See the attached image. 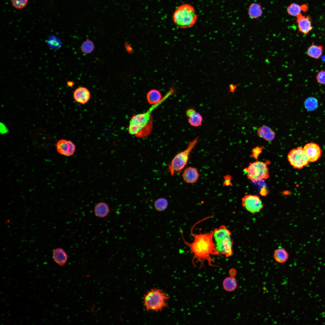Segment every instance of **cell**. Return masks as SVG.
Wrapping results in <instances>:
<instances>
[{
	"label": "cell",
	"mask_w": 325,
	"mask_h": 325,
	"mask_svg": "<svg viewBox=\"0 0 325 325\" xmlns=\"http://www.w3.org/2000/svg\"><path fill=\"white\" fill-rule=\"evenodd\" d=\"M194 237L193 242L189 243L184 240L181 233V236L184 243L189 247L193 255L192 262L194 265L200 262L202 266L205 261L208 262L210 266H214L213 263L214 260L211 255H219L216 249L213 240V231L205 233L194 234L191 233Z\"/></svg>",
	"instance_id": "6da1fadb"
},
{
	"label": "cell",
	"mask_w": 325,
	"mask_h": 325,
	"mask_svg": "<svg viewBox=\"0 0 325 325\" xmlns=\"http://www.w3.org/2000/svg\"><path fill=\"white\" fill-rule=\"evenodd\" d=\"M175 90L171 87L159 103L152 105L146 111L135 114L131 118L128 128V132L131 135L139 138L147 137L151 133L153 127L152 112L169 97L175 92Z\"/></svg>",
	"instance_id": "7a4b0ae2"
},
{
	"label": "cell",
	"mask_w": 325,
	"mask_h": 325,
	"mask_svg": "<svg viewBox=\"0 0 325 325\" xmlns=\"http://www.w3.org/2000/svg\"><path fill=\"white\" fill-rule=\"evenodd\" d=\"M213 231V241L219 255H224L227 258L232 256L234 242L231 232L224 225L215 228Z\"/></svg>",
	"instance_id": "3957f363"
},
{
	"label": "cell",
	"mask_w": 325,
	"mask_h": 325,
	"mask_svg": "<svg viewBox=\"0 0 325 325\" xmlns=\"http://www.w3.org/2000/svg\"><path fill=\"white\" fill-rule=\"evenodd\" d=\"M169 296L162 289L153 288L144 294L143 304L146 311L158 312L167 307Z\"/></svg>",
	"instance_id": "277c9868"
},
{
	"label": "cell",
	"mask_w": 325,
	"mask_h": 325,
	"mask_svg": "<svg viewBox=\"0 0 325 325\" xmlns=\"http://www.w3.org/2000/svg\"><path fill=\"white\" fill-rule=\"evenodd\" d=\"M172 19L178 27L186 29L193 26L197 20V16L194 7L189 4L179 6L174 11Z\"/></svg>",
	"instance_id": "5b68a950"
},
{
	"label": "cell",
	"mask_w": 325,
	"mask_h": 325,
	"mask_svg": "<svg viewBox=\"0 0 325 325\" xmlns=\"http://www.w3.org/2000/svg\"><path fill=\"white\" fill-rule=\"evenodd\" d=\"M199 140L197 137L189 141L187 148L176 155L168 165V170L172 176L176 172L181 171L187 165L190 154Z\"/></svg>",
	"instance_id": "8992f818"
},
{
	"label": "cell",
	"mask_w": 325,
	"mask_h": 325,
	"mask_svg": "<svg viewBox=\"0 0 325 325\" xmlns=\"http://www.w3.org/2000/svg\"><path fill=\"white\" fill-rule=\"evenodd\" d=\"M244 171L248 178L253 182L266 179L269 177L267 163L261 161L250 163Z\"/></svg>",
	"instance_id": "52a82bcc"
},
{
	"label": "cell",
	"mask_w": 325,
	"mask_h": 325,
	"mask_svg": "<svg viewBox=\"0 0 325 325\" xmlns=\"http://www.w3.org/2000/svg\"><path fill=\"white\" fill-rule=\"evenodd\" d=\"M287 159L293 168L299 169L307 166L310 162L302 147L291 150L288 154Z\"/></svg>",
	"instance_id": "ba28073f"
},
{
	"label": "cell",
	"mask_w": 325,
	"mask_h": 325,
	"mask_svg": "<svg viewBox=\"0 0 325 325\" xmlns=\"http://www.w3.org/2000/svg\"><path fill=\"white\" fill-rule=\"evenodd\" d=\"M242 205L248 212L255 214L263 209L264 204L260 197L255 195H246L242 198Z\"/></svg>",
	"instance_id": "9c48e42d"
},
{
	"label": "cell",
	"mask_w": 325,
	"mask_h": 325,
	"mask_svg": "<svg viewBox=\"0 0 325 325\" xmlns=\"http://www.w3.org/2000/svg\"><path fill=\"white\" fill-rule=\"evenodd\" d=\"M296 24L299 31L304 35L308 34L312 29V21L309 15L300 13L296 16Z\"/></svg>",
	"instance_id": "30bf717a"
},
{
	"label": "cell",
	"mask_w": 325,
	"mask_h": 325,
	"mask_svg": "<svg viewBox=\"0 0 325 325\" xmlns=\"http://www.w3.org/2000/svg\"><path fill=\"white\" fill-rule=\"evenodd\" d=\"M309 161L314 162L317 161L321 156V149L317 144L310 142L306 144L303 148Z\"/></svg>",
	"instance_id": "8fae6325"
},
{
	"label": "cell",
	"mask_w": 325,
	"mask_h": 325,
	"mask_svg": "<svg viewBox=\"0 0 325 325\" xmlns=\"http://www.w3.org/2000/svg\"><path fill=\"white\" fill-rule=\"evenodd\" d=\"M56 147L59 153L66 156L73 155L76 150L75 146L73 143L65 139L59 140L56 144Z\"/></svg>",
	"instance_id": "7c38bea8"
},
{
	"label": "cell",
	"mask_w": 325,
	"mask_h": 325,
	"mask_svg": "<svg viewBox=\"0 0 325 325\" xmlns=\"http://www.w3.org/2000/svg\"><path fill=\"white\" fill-rule=\"evenodd\" d=\"M91 97L89 90L84 87H80L76 88L73 93V97L77 102L84 104L88 102Z\"/></svg>",
	"instance_id": "4fadbf2b"
},
{
	"label": "cell",
	"mask_w": 325,
	"mask_h": 325,
	"mask_svg": "<svg viewBox=\"0 0 325 325\" xmlns=\"http://www.w3.org/2000/svg\"><path fill=\"white\" fill-rule=\"evenodd\" d=\"M199 173L194 167H189L184 169L182 174L184 181L187 183L193 184L196 182L199 177Z\"/></svg>",
	"instance_id": "5bb4252c"
},
{
	"label": "cell",
	"mask_w": 325,
	"mask_h": 325,
	"mask_svg": "<svg viewBox=\"0 0 325 325\" xmlns=\"http://www.w3.org/2000/svg\"><path fill=\"white\" fill-rule=\"evenodd\" d=\"M53 258L59 265L63 266L67 261V255L65 251L61 248H57L53 252Z\"/></svg>",
	"instance_id": "9a60e30c"
},
{
	"label": "cell",
	"mask_w": 325,
	"mask_h": 325,
	"mask_svg": "<svg viewBox=\"0 0 325 325\" xmlns=\"http://www.w3.org/2000/svg\"><path fill=\"white\" fill-rule=\"evenodd\" d=\"M257 134L260 137L268 141L273 140L275 136V132L265 125H263L258 128Z\"/></svg>",
	"instance_id": "2e32d148"
},
{
	"label": "cell",
	"mask_w": 325,
	"mask_h": 325,
	"mask_svg": "<svg viewBox=\"0 0 325 325\" xmlns=\"http://www.w3.org/2000/svg\"><path fill=\"white\" fill-rule=\"evenodd\" d=\"M323 49L322 45H315L313 42L307 49L306 53L310 57L317 59L322 55Z\"/></svg>",
	"instance_id": "e0dca14e"
},
{
	"label": "cell",
	"mask_w": 325,
	"mask_h": 325,
	"mask_svg": "<svg viewBox=\"0 0 325 325\" xmlns=\"http://www.w3.org/2000/svg\"><path fill=\"white\" fill-rule=\"evenodd\" d=\"M110 209L108 205L104 202L97 203L94 209L95 215L99 218H104L107 217L110 212Z\"/></svg>",
	"instance_id": "ac0fdd59"
},
{
	"label": "cell",
	"mask_w": 325,
	"mask_h": 325,
	"mask_svg": "<svg viewBox=\"0 0 325 325\" xmlns=\"http://www.w3.org/2000/svg\"><path fill=\"white\" fill-rule=\"evenodd\" d=\"M162 98L160 91L155 89L151 90L147 94V101L149 104L152 105L159 103Z\"/></svg>",
	"instance_id": "d6986e66"
},
{
	"label": "cell",
	"mask_w": 325,
	"mask_h": 325,
	"mask_svg": "<svg viewBox=\"0 0 325 325\" xmlns=\"http://www.w3.org/2000/svg\"><path fill=\"white\" fill-rule=\"evenodd\" d=\"M289 254L287 251L283 248H278L276 250L273 254L275 261L279 263L286 262L289 258Z\"/></svg>",
	"instance_id": "ffe728a7"
},
{
	"label": "cell",
	"mask_w": 325,
	"mask_h": 325,
	"mask_svg": "<svg viewBox=\"0 0 325 325\" xmlns=\"http://www.w3.org/2000/svg\"><path fill=\"white\" fill-rule=\"evenodd\" d=\"M248 14L249 17L252 19H256L260 17L262 14L261 6L257 3H252L248 8Z\"/></svg>",
	"instance_id": "44dd1931"
},
{
	"label": "cell",
	"mask_w": 325,
	"mask_h": 325,
	"mask_svg": "<svg viewBox=\"0 0 325 325\" xmlns=\"http://www.w3.org/2000/svg\"><path fill=\"white\" fill-rule=\"evenodd\" d=\"M223 286L224 289L227 291H234L237 286L235 277L230 276L225 278L223 281Z\"/></svg>",
	"instance_id": "7402d4cb"
},
{
	"label": "cell",
	"mask_w": 325,
	"mask_h": 325,
	"mask_svg": "<svg viewBox=\"0 0 325 325\" xmlns=\"http://www.w3.org/2000/svg\"><path fill=\"white\" fill-rule=\"evenodd\" d=\"M168 202L167 199L163 197H160L156 200L154 203L155 209L159 212L165 211L168 206Z\"/></svg>",
	"instance_id": "603a6c76"
},
{
	"label": "cell",
	"mask_w": 325,
	"mask_h": 325,
	"mask_svg": "<svg viewBox=\"0 0 325 325\" xmlns=\"http://www.w3.org/2000/svg\"><path fill=\"white\" fill-rule=\"evenodd\" d=\"M203 121V116L197 112L188 119V122L190 125L194 127H198L201 126Z\"/></svg>",
	"instance_id": "cb8c5ba5"
},
{
	"label": "cell",
	"mask_w": 325,
	"mask_h": 325,
	"mask_svg": "<svg viewBox=\"0 0 325 325\" xmlns=\"http://www.w3.org/2000/svg\"><path fill=\"white\" fill-rule=\"evenodd\" d=\"M302 11L301 5L295 3L290 4L287 8V13L292 16H296Z\"/></svg>",
	"instance_id": "d4e9b609"
},
{
	"label": "cell",
	"mask_w": 325,
	"mask_h": 325,
	"mask_svg": "<svg viewBox=\"0 0 325 325\" xmlns=\"http://www.w3.org/2000/svg\"><path fill=\"white\" fill-rule=\"evenodd\" d=\"M94 49V45L93 43L88 39L85 41L81 46V50L85 54H87L91 53Z\"/></svg>",
	"instance_id": "484cf974"
},
{
	"label": "cell",
	"mask_w": 325,
	"mask_h": 325,
	"mask_svg": "<svg viewBox=\"0 0 325 325\" xmlns=\"http://www.w3.org/2000/svg\"><path fill=\"white\" fill-rule=\"evenodd\" d=\"M305 107L310 110H313L317 106V102L315 98H310L307 99L305 103Z\"/></svg>",
	"instance_id": "4316f807"
},
{
	"label": "cell",
	"mask_w": 325,
	"mask_h": 325,
	"mask_svg": "<svg viewBox=\"0 0 325 325\" xmlns=\"http://www.w3.org/2000/svg\"><path fill=\"white\" fill-rule=\"evenodd\" d=\"M28 0H12L13 6L17 9H22L26 6Z\"/></svg>",
	"instance_id": "83f0119b"
},
{
	"label": "cell",
	"mask_w": 325,
	"mask_h": 325,
	"mask_svg": "<svg viewBox=\"0 0 325 325\" xmlns=\"http://www.w3.org/2000/svg\"><path fill=\"white\" fill-rule=\"evenodd\" d=\"M317 82L322 85H325V70L319 71L316 76Z\"/></svg>",
	"instance_id": "f1b7e54d"
},
{
	"label": "cell",
	"mask_w": 325,
	"mask_h": 325,
	"mask_svg": "<svg viewBox=\"0 0 325 325\" xmlns=\"http://www.w3.org/2000/svg\"><path fill=\"white\" fill-rule=\"evenodd\" d=\"M224 181L223 185L226 186H229L232 185L231 182L232 178L231 175H227L224 177Z\"/></svg>",
	"instance_id": "f546056e"
},
{
	"label": "cell",
	"mask_w": 325,
	"mask_h": 325,
	"mask_svg": "<svg viewBox=\"0 0 325 325\" xmlns=\"http://www.w3.org/2000/svg\"><path fill=\"white\" fill-rule=\"evenodd\" d=\"M262 147L258 146L253 149L252 150L253 157L257 158L262 152Z\"/></svg>",
	"instance_id": "4dcf8cb0"
},
{
	"label": "cell",
	"mask_w": 325,
	"mask_h": 325,
	"mask_svg": "<svg viewBox=\"0 0 325 325\" xmlns=\"http://www.w3.org/2000/svg\"><path fill=\"white\" fill-rule=\"evenodd\" d=\"M196 111L194 109L190 108L187 110L186 112V114L188 118L190 117L194 114Z\"/></svg>",
	"instance_id": "1f68e13d"
},
{
	"label": "cell",
	"mask_w": 325,
	"mask_h": 325,
	"mask_svg": "<svg viewBox=\"0 0 325 325\" xmlns=\"http://www.w3.org/2000/svg\"><path fill=\"white\" fill-rule=\"evenodd\" d=\"M238 84L234 85L233 84H231L229 85L230 92L232 93L233 95L234 94V92L236 89L237 88Z\"/></svg>",
	"instance_id": "d6a6232c"
},
{
	"label": "cell",
	"mask_w": 325,
	"mask_h": 325,
	"mask_svg": "<svg viewBox=\"0 0 325 325\" xmlns=\"http://www.w3.org/2000/svg\"><path fill=\"white\" fill-rule=\"evenodd\" d=\"M229 274L230 276L235 277L237 274L236 270L235 269L232 268L229 270Z\"/></svg>",
	"instance_id": "836d02e7"
},
{
	"label": "cell",
	"mask_w": 325,
	"mask_h": 325,
	"mask_svg": "<svg viewBox=\"0 0 325 325\" xmlns=\"http://www.w3.org/2000/svg\"><path fill=\"white\" fill-rule=\"evenodd\" d=\"M302 11L305 12L308 11V6L305 4H303L301 5Z\"/></svg>",
	"instance_id": "e575fe53"
},
{
	"label": "cell",
	"mask_w": 325,
	"mask_h": 325,
	"mask_svg": "<svg viewBox=\"0 0 325 325\" xmlns=\"http://www.w3.org/2000/svg\"><path fill=\"white\" fill-rule=\"evenodd\" d=\"M67 84L68 86L72 87L74 85V82L72 81L67 80Z\"/></svg>",
	"instance_id": "d590c367"
}]
</instances>
